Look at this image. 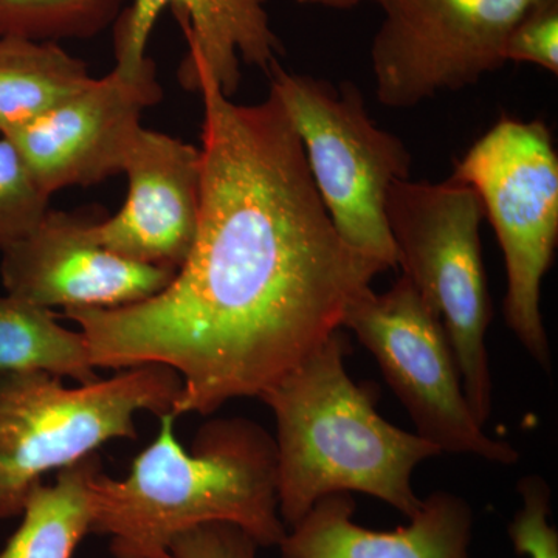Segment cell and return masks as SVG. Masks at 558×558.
<instances>
[{
	"label": "cell",
	"instance_id": "5b68a950",
	"mask_svg": "<svg viewBox=\"0 0 558 558\" xmlns=\"http://www.w3.org/2000/svg\"><path fill=\"white\" fill-rule=\"evenodd\" d=\"M385 216L398 266L442 323L462 391L484 427L494 385L486 348L492 304L481 250L480 196L453 178L438 183L398 180L388 191Z\"/></svg>",
	"mask_w": 558,
	"mask_h": 558
},
{
	"label": "cell",
	"instance_id": "8992f818",
	"mask_svg": "<svg viewBox=\"0 0 558 558\" xmlns=\"http://www.w3.org/2000/svg\"><path fill=\"white\" fill-rule=\"evenodd\" d=\"M451 178L478 194L505 255L510 330L549 368L542 315L543 278L558 240V157L545 121L501 117L458 161Z\"/></svg>",
	"mask_w": 558,
	"mask_h": 558
},
{
	"label": "cell",
	"instance_id": "6da1fadb",
	"mask_svg": "<svg viewBox=\"0 0 558 558\" xmlns=\"http://www.w3.org/2000/svg\"><path fill=\"white\" fill-rule=\"evenodd\" d=\"M179 78L201 92V215L196 241L157 295L65 310L95 368L170 366L182 377L171 413H215L260 398L336 330L387 264L341 238L277 95L231 101L201 62Z\"/></svg>",
	"mask_w": 558,
	"mask_h": 558
},
{
	"label": "cell",
	"instance_id": "2e32d148",
	"mask_svg": "<svg viewBox=\"0 0 558 558\" xmlns=\"http://www.w3.org/2000/svg\"><path fill=\"white\" fill-rule=\"evenodd\" d=\"M101 469L97 453L60 470L53 486L32 488L20 527L0 550V558H72L89 534V481Z\"/></svg>",
	"mask_w": 558,
	"mask_h": 558
},
{
	"label": "cell",
	"instance_id": "4fadbf2b",
	"mask_svg": "<svg viewBox=\"0 0 558 558\" xmlns=\"http://www.w3.org/2000/svg\"><path fill=\"white\" fill-rule=\"evenodd\" d=\"M267 0H134L116 28V69L128 76L145 68L146 44L165 7L171 5L189 40L183 64L201 62L227 97L241 83V61L269 73L282 53Z\"/></svg>",
	"mask_w": 558,
	"mask_h": 558
},
{
	"label": "cell",
	"instance_id": "44dd1931",
	"mask_svg": "<svg viewBox=\"0 0 558 558\" xmlns=\"http://www.w3.org/2000/svg\"><path fill=\"white\" fill-rule=\"evenodd\" d=\"M506 62H529L558 73V0H537L510 32Z\"/></svg>",
	"mask_w": 558,
	"mask_h": 558
},
{
	"label": "cell",
	"instance_id": "ba28073f",
	"mask_svg": "<svg viewBox=\"0 0 558 558\" xmlns=\"http://www.w3.org/2000/svg\"><path fill=\"white\" fill-rule=\"evenodd\" d=\"M341 328L352 330L416 425L440 453L472 454L512 465L519 451L488 438L473 416L457 357L438 315L402 275L387 292L366 289L349 304Z\"/></svg>",
	"mask_w": 558,
	"mask_h": 558
},
{
	"label": "cell",
	"instance_id": "8fae6325",
	"mask_svg": "<svg viewBox=\"0 0 558 558\" xmlns=\"http://www.w3.org/2000/svg\"><path fill=\"white\" fill-rule=\"evenodd\" d=\"M97 222L78 211L49 209L24 240L2 252L0 277L9 295L51 310L117 307L157 295L178 270L146 266L101 247Z\"/></svg>",
	"mask_w": 558,
	"mask_h": 558
},
{
	"label": "cell",
	"instance_id": "5bb4252c",
	"mask_svg": "<svg viewBox=\"0 0 558 558\" xmlns=\"http://www.w3.org/2000/svg\"><path fill=\"white\" fill-rule=\"evenodd\" d=\"M351 494H332L312 506L279 543L281 558H470L473 512L450 492L422 499L409 526L371 531L352 517Z\"/></svg>",
	"mask_w": 558,
	"mask_h": 558
},
{
	"label": "cell",
	"instance_id": "3957f363",
	"mask_svg": "<svg viewBox=\"0 0 558 558\" xmlns=\"http://www.w3.org/2000/svg\"><path fill=\"white\" fill-rule=\"evenodd\" d=\"M349 340L336 330L260 400L277 418V494L292 527L332 494L381 499L410 519L421 508L411 476L440 451L376 411L377 391L349 377Z\"/></svg>",
	"mask_w": 558,
	"mask_h": 558
},
{
	"label": "cell",
	"instance_id": "30bf717a",
	"mask_svg": "<svg viewBox=\"0 0 558 558\" xmlns=\"http://www.w3.org/2000/svg\"><path fill=\"white\" fill-rule=\"evenodd\" d=\"M161 100L156 64L124 75L113 68L105 78L46 117L9 135L28 170L47 193L89 186L123 171L142 130L143 112Z\"/></svg>",
	"mask_w": 558,
	"mask_h": 558
},
{
	"label": "cell",
	"instance_id": "9a60e30c",
	"mask_svg": "<svg viewBox=\"0 0 558 558\" xmlns=\"http://www.w3.org/2000/svg\"><path fill=\"white\" fill-rule=\"evenodd\" d=\"M92 80L87 65L54 40L0 38V135L43 119Z\"/></svg>",
	"mask_w": 558,
	"mask_h": 558
},
{
	"label": "cell",
	"instance_id": "7a4b0ae2",
	"mask_svg": "<svg viewBox=\"0 0 558 558\" xmlns=\"http://www.w3.org/2000/svg\"><path fill=\"white\" fill-rule=\"evenodd\" d=\"M160 432L132 462L126 480L100 470L89 494L94 534L109 535L113 558H172V539L205 523H233L263 548L288 534L278 510L275 439L248 418L202 425L186 453L175 416L161 414Z\"/></svg>",
	"mask_w": 558,
	"mask_h": 558
},
{
	"label": "cell",
	"instance_id": "d6986e66",
	"mask_svg": "<svg viewBox=\"0 0 558 558\" xmlns=\"http://www.w3.org/2000/svg\"><path fill=\"white\" fill-rule=\"evenodd\" d=\"M50 194L28 170L20 150L0 138V252L24 240L49 211Z\"/></svg>",
	"mask_w": 558,
	"mask_h": 558
},
{
	"label": "cell",
	"instance_id": "277c9868",
	"mask_svg": "<svg viewBox=\"0 0 558 558\" xmlns=\"http://www.w3.org/2000/svg\"><path fill=\"white\" fill-rule=\"evenodd\" d=\"M182 377L135 366L76 388L40 371L0 374V521L21 515L32 488L112 439H135L138 411L170 413Z\"/></svg>",
	"mask_w": 558,
	"mask_h": 558
},
{
	"label": "cell",
	"instance_id": "ffe728a7",
	"mask_svg": "<svg viewBox=\"0 0 558 558\" xmlns=\"http://www.w3.org/2000/svg\"><path fill=\"white\" fill-rule=\"evenodd\" d=\"M523 506L509 526V537L520 556L558 558V532L549 523L550 490L539 476H527L519 486Z\"/></svg>",
	"mask_w": 558,
	"mask_h": 558
},
{
	"label": "cell",
	"instance_id": "52a82bcc",
	"mask_svg": "<svg viewBox=\"0 0 558 558\" xmlns=\"http://www.w3.org/2000/svg\"><path fill=\"white\" fill-rule=\"evenodd\" d=\"M270 92L299 134L312 179L341 238L365 255L398 267L385 205L398 180L410 179L402 140L377 126L357 87L288 72L271 64Z\"/></svg>",
	"mask_w": 558,
	"mask_h": 558
},
{
	"label": "cell",
	"instance_id": "9c48e42d",
	"mask_svg": "<svg viewBox=\"0 0 558 558\" xmlns=\"http://www.w3.org/2000/svg\"><path fill=\"white\" fill-rule=\"evenodd\" d=\"M384 22L371 47L377 101L409 109L506 64L510 32L537 0H371Z\"/></svg>",
	"mask_w": 558,
	"mask_h": 558
},
{
	"label": "cell",
	"instance_id": "7402d4cb",
	"mask_svg": "<svg viewBox=\"0 0 558 558\" xmlns=\"http://www.w3.org/2000/svg\"><path fill=\"white\" fill-rule=\"evenodd\" d=\"M259 545L244 529L233 523H205L172 539V558H256Z\"/></svg>",
	"mask_w": 558,
	"mask_h": 558
},
{
	"label": "cell",
	"instance_id": "ac0fdd59",
	"mask_svg": "<svg viewBox=\"0 0 558 558\" xmlns=\"http://www.w3.org/2000/svg\"><path fill=\"white\" fill-rule=\"evenodd\" d=\"M121 0H0V38H89L105 28Z\"/></svg>",
	"mask_w": 558,
	"mask_h": 558
},
{
	"label": "cell",
	"instance_id": "cb8c5ba5",
	"mask_svg": "<svg viewBox=\"0 0 558 558\" xmlns=\"http://www.w3.org/2000/svg\"><path fill=\"white\" fill-rule=\"evenodd\" d=\"M301 3H311V0H299Z\"/></svg>",
	"mask_w": 558,
	"mask_h": 558
},
{
	"label": "cell",
	"instance_id": "603a6c76",
	"mask_svg": "<svg viewBox=\"0 0 558 558\" xmlns=\"http://www.w3.org/2000/svg\"><path fill=\"white\" fill-rule=\"evenodd\" d=\"M362 2H365V0H311V3H315V5L329 7V9L336 10L352 9V7Z\"/></svg>",
	"mask_w": 558,
	"mask_h": 558
},
{
	"label": "cell",
	"instance_id": "7c38bea8",
	"mask_svg": "<svg viewBox=\"0 0 558 558\" xmlns=\"http://www.w3.org/2000/svg\"><path fill=\"white\" fill-rule=\"evenodd\" d=\"M121 172L126 202L92 226L95 241L121 258L179 270L199 227L201 149L142 128Z\"/></svg>",
	"mask_w": 558,
	"mask_h": 558
},
{
	"label": "cell",
	"instance_id": "e0dca14e",
	"mask_svg": "<svg viewBox=\"0 0 558 558\" xmlns=\"http://www.w3.org/2000/svg\"><path fill=\"white\" fill-rule=\"evenodd\" d=\"M40 371L80 385L97 381L83 332L61 326L47 307L0 296V374Z\"/></svg>",
	"mask_w": 558,
	"mask_h": 558
}]
</instances>
